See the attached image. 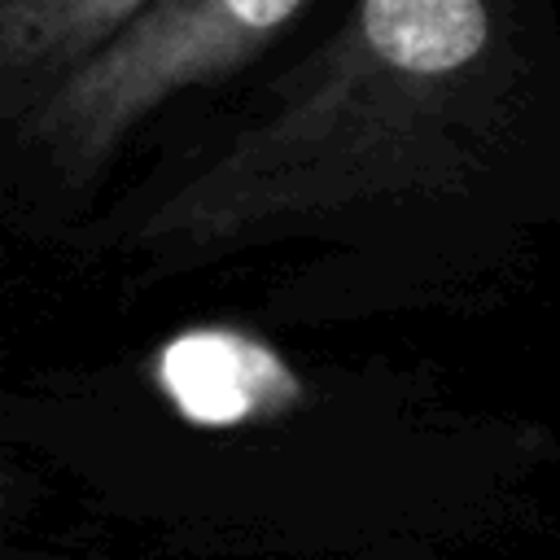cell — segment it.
Masks as SVG:
<instances>
[{"instance_id":"1","label":"cell","mask_w":560,"mask_h":560,"mask_svg":"<svg viewBox=\"0 0 560 560\" xmlns=\"http://www.w3.org/2000/svg\"><path fill=\"white\" fill-rule=\"evenodd\" d=\"M486 48L490 13L481 0H359L311 88L171 197L144 241H223L262 214H280V206L306 201L315 175H354L368 162L363 118H424L451 105L455 83L472 74Z\"/></svg>"},{"instance_id":"2","label":"cell","mask_w":560,"mask_h":560,"mask_svg":"<svg viewBox=\"0 0 560 560\" xmlns=\"http://www.w3.org/2000/svg\"><path fill=\"white\" fill-rule=\"evenodd\" d=\"M302 0H153L96 57L52 83L22 118V140L61 175H92L175 92L249 61Z\"/></svg>"},{"instance_id":"3","label":"cell","mask_w":560,"mask_h":560,"mask_svg":"<svg viewBox=\"0 0 560 560\" xmlns=\"http://www.w3.org/2000/svg\"><path fill=\"white\" fill-rule=\"evenodd\" d=\"M149 4L153 0H0V79L9 105L18 109L22 96L35 105Z\"/></svg>"},{"instance_id":"4","label":"cell","mask_w":560,"mask_h":560,"mask_svg":"<svg viewBox=\"0 0 560 560\" xmlns=\"http://www.w3.org/2000/svg\"><path fill=\"white\" fill-rule=\"evenodd\" d=\"M162 381L197 420H236L284 381V368L232 332H188L162 354Z\"/></svg>"}]
</instances>
